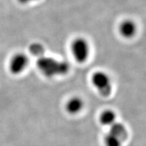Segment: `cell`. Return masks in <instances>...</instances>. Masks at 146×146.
<instances>
[{
  "instance_id": "cell-1",
  "label": "cell",
  "mask_w": 146,
  "mask_h": 146,
  "mask_svg": "<svg viewBox=\"0 0 146 146\" xmlns=\"http://www.w3.org/2000/svg\"><path fill=\"white\" fill-rule=\"evenodd\" d=\"M39 70L47 77L64 75L69 71L70 66L66 62L57 60L55 58L42 56L36 61Z\"/></svg>"
},
{
  "instance_id": "cell-2",
  "label": "cell",
  "mask_w": 146,
  "mask_h": 146,
  "mask_svg": "<svg viewBox=\"0 0 146 146\" xmlns=\"http://www.w3.org/2000/svg\"><path fill=\"white\" fill-rule=\"evenodd\" d=\"M71 52L76 62L84 63L88 59L90 52L88 41L83 37L74 39L71 43Z\"/></svg>"
},
{
  "instance_id": "cell-3",
  "label": "cell",
  "mask_w": 146,
  "mask_h": 146,
  "mask_svg": "<svg viewBox=\"0 0 146 146\" xmlns=\"http://www.w3.org/2000/svg\"><path fill=\"white\" fill-rule=\"evenodd\" d=\"M93 85L102 96L108 97L112 92V83L109 76L102 71H97L91 78Z\"/></svg>"
},
{
  "instance_id": "cell-4",
  "label": "cell",
  "mask_w": 146,
  "mask_h": 146,
  "mask_svg": "<svg viewBox=\"0 0 146 146\" xmlns=\"http://www.w3.org/2000/svg\"><path fill=\"white\" fill-rule=\"evenodd\" d=\"M29 58L25 54L18 53L12 56L9 63V69L13 74H19L29 64Z\"/></svg>"
},
{
  "instance_id": "cell-5",
  "label": "cell",
  "mask_w": 146,
  "mask_h": 146,
  "mask_svg": "<svg viewBox=\"0 0 146 146\" xmlns=\"http://www.w3.org/2000/svg\"><path fill=\"white\" fill-rule=\"evenodd\" d=\"M137 25L131 20H125L119 25V33L123 37L130 39L135 36L137 33Z\"/></svg>"
},
{
  "instance_id": "cell-6",
  "label": "cell",
  "mask_w": 146,
  "mask_h": 146,
  "mask_svg": "<svg viewBox=\"0 0 146 146\" xmlns=\"http://www.w3.org/2000/svg\"><path fill=\"white\" fill-rule=\"evenodd\" d=\"M109 133L119 139L122 142L125 141L128 138V131L125 126L120 123H115L110 126Z\"/></svg>"
},
{
  "instance_id": "cell-7",
  "label": "cell",
  "mask_w": 146,
  "mask_h": 146,
  "mask_svg": "<svg viewBox=\"0 0 146 146\" xmlns=\"http://www.w3.org/2000/svg\"><path fill=\"white\" fill-rule=\"evenodd\" d=\"M84 102L81 98L78 97H73L67 102L66 110L69 114H76L83 108Z\"/></svg>"
},
{
  "instance_id": "cell-8",
  "label": "cell",
  "mask_w": 146,
  "mask_h": 146,
  "mask_svg": "<svg viewBox=\"0 0 146 146\" xmlns=\"http://www.w3.org/2000/svg\"><path fill=\"white\" fill-rule=\"evenodd\" d=\"M116 114L112 110H106L100 114V121L102 125L110 126L116 122Z\"/></svg>"
},
{
  "instance_id": "cell-9",
  "label": "cell",
  "mask_w": 146,
  "mask_h": 146,
  "mask_svg": "<svg viewBox=\"0 0 146 146\" xmlns=\"http://www.w3.org/2000/svg\"><path fill=\"white\" fill-rule=\"evenodd\" d=\"M104 143L106 146H121L123 142L116 137L108 133L104 138Z\"/></svg>"
},
{
  "instance_id": "cell-10",
  "label": "cell",
  "mask_w": 146,
  "mask_h": 146,
  "mask_svg": "<svg viewBox=\"0 0 146 146\" xmlns=\"http://www.w3.org/2000/svg\"><path fill=\"white\" fill-rule=\"evenodd\" d=\"M30 50L35 56L41 57L43 55V48L40 44H32L30 47Z\"/></svg>"
},
{
  "instance_id": "cell-11",
  "label": "cell",
  "mask_w": 146,
  "mask_h": 146,
  "mask_svg": "<svg viewBox=\"0 0 146 146\" xmlns=\"http://www.w3.org/2000/svg\"><path fill=\"white\" fill-rule=\"evenodd\" d=\"M35 1H37V0H18V2L22 3V4H26V3H29Z\"/></svg>"
}]
</instances>
